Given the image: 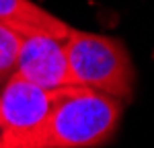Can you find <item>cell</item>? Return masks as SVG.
Here are the masks:
<instances>
[{"label":"cell","instance_id":"obj_1","mask_svg":"<svg viewBox=\"0 0 154 148\" xmlns=\"http://www.w3.org/2000/svg\"><path fill=\"white\" fill-rule=\"evenodd\" d=\"M123 113L121 101L91 86L51 91L45 148H97L107 144Z\"/></svg>","mask_w":154,"mask_h":148},{"label":"cell","instance_id":"obj_2","mask_svg":"<svg viewBox=\"0 0 154 148\" xmlns=\"http://www.w3.org/2000/svg\"><path fill=\"white\" fill-rule=\"evenodd\" d=\"M64 51L72 85L91 86L119 101L131 97L134 66L121 41L70 27L64 37Z\"/></svg>","mask_w":154,"mask_h":148},{"label":"cell","instance_id":"obj_3","mask_svg":"<svg viewBox=\"0 0 154 148\" xmlns=\"http://www.w3.org/2000/svg\"><path fill=\"white\" fill-rule=\"evenodd\" d=\"M51 113V91L12 74L0 91V122L8 136V148H45Z\"/></svg>","mask_w":154,"mask_h":148},{"label":"cell","instance_id":"obj_4","mask_svg":"<svg viewBox=\"0 0 154 148\" xmlns=\"http://www.w3.org/2000/svg\"><path fill=\"white\" fill-rule=\"evenodd\" d=\"M14 72L45 91L72 85L64 39L51 35H25Z\"/></svg>","mask_w":154,"mask_h":148},{"label":"cell","instance_id":"obj_5","mask_svg":"<svg viewBox=\"0 0 154 148\" xmlns=\"http://www.w3.org/2000/svg\"><path fill=\"white\" fill-rule=\"evenodd\" d=\"M0 23L19 31L21 35H51L64 39L68 25L43 11L31 0H0Z\"/></svg>","mask_w":154,"mask_h":148},{"label":"cell","instance_id":"obj_6","mask_svg":"<svg viewBox=\"0 0 154 148\" xmlns=\"http://www.w3.org/2000/svg\"><path fill=\"white\" fill-rule=\"evenodd\" d=\"M23 45V35L0 23V80H6L17 70L19 51Z\"/></svg>","mask_w":154,"mask_h":148},{"label":"cell","instance_id":"obj_7","mask_svg":"<svg viewBox=\"0 0 154 148\" xmlns=\"http://www.w3.org/2000/svg\"><path fill=\"white\" fill-rule=\"evenodd\" d=\"M0 148H8V136H6V130L0 122Z\"/></svg>","mask_w":154,"mask_h":148}]
</instances>
